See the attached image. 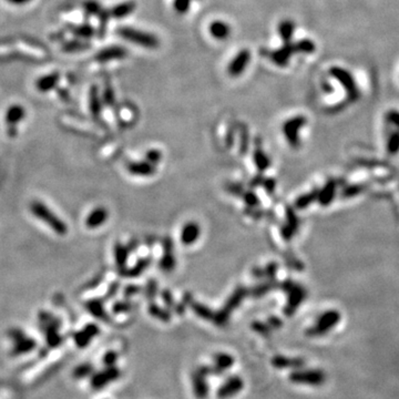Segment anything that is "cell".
<instances>
[{
	"instance_id": "obj_9",
	"label": "cell",
	"mask_w": 399,
	"mask_h": 399,
	"mask_svg": "<svg viewBox=\"0 0 399 399\" xmlns=\"http://www.w3.org/2000/svg\"><path fill=\"white\" fill-rule=\"evenodd\" d=\"M120 369L118 367H107L102 372L95 373L92 375V378H91V386L94 389H101L104 386H107L108 384L111 382L117 381L120 377Z\"/></svg>"
},
{
	"instance_id": "obj_16",
	"label": "cell",
	"mask_w": 399,
	"mask_h": 399,
	"mask_svg": "<svg viewBox=\"0 0 399 399\" xmlns=\"http://www.w3.org/2000/svg\"><path fill=\"white\" fill-rule=\"evenodd\" d=\"M209 30L211 36L218 40H224L229 38L231 33V27L228 25L227 22L216 20L212 22L209 27Z\"/></svg>"
},
{
	"instance_id": "obj_24",
	"label": "cell",
	"mask_w": 399,
	"mask_h": 399,
	"mask_svg": "<svg viewBox=\"0 0 399 399\" xmlns=\"http://www.w3.org/2000/svg\"><path fill=\"white\" fill-rule=\"evenodd\" d=\"M387 152L391 156H396L399 153V131L393 132L387 141Z\"/></svg>"
},
{
	"instance_id": "obj_18",
	"label": "cell",
	"mask_w": 399,
	"mask_h": 399,
	"mask_svg": "<svg viewBox=\"0 0 399 399\" xmlns=\"http://www.w3.org/2000/svg\"><path fill=\"white\" fill-rule=\"evenodd\" d=\"M126 52L127 51L121 47H110V48H107V49L101 51L98 55L97 59L102 62L113 60V59H121V58L126 56Z\"/></svg>"
},
{
	"instance_id": "obj_4",
	"label": "cell",
	"mask_w": 399,
	"mask_h": 399,
	"mask_svg": "<svg viewBox=\"0 0 399 399\" xmlns=\"http://www.w3.org/2000/svg\"><path fill=\"white\" fill-rule=\"evenodd\" d=\"M339 321H340V314L337 311L331 310L325 312L324 314H321L319 317V319L316 320V323L313 327L307 330V335L312 336V337L323 336L333 329Z\"/></svg>"
},
{
	"instance_id": "obj_6",
	"label": "cell",
	"mask_w": 399,
	"mask_h": 399,
	"mask_svg": "<svg viewBox=\"0 0 399 399\" xmlns=\"http://www.w3.org/2000/svg\"><path fill=\"white\" fill-rule=\"evenodd\" d=\"M210 376V366H199L192 373L191 383L194 396L198 399H206L209 396L210 387L208 377Z\"/></svg>"
},
{
	"instance_id": "obj_32",
	"label": "cell",
	"mask_w": 399,
	"mask_h": 399,
	"mask_svg": "<svg viewBox=\"0 0 399 399\" xmlns=\"http://www.w3.org/2000/svg\"><path fill=\"white\" fill-rule=\"evenodd\" d=\"M91 111L94 114V117H97V114H99L100 107H99V100L97 95H92V99H91Z\"/></svg>"
},
{
	"instance_id": "obj_23",
	"label": "cell",
	"mask_w": 399,
	"mask_h": 399,
	"mask_svg": "<svg viewBox=\"0 0 399 399\" xmlns=\"http://www.w3.org/2000/svg\"><path fill=\"white\" fill-rule=\"evenodd\" d=\"M86 309L89 310L91 314L95 317H98V319H101L102 320H109V317L107 314L104 313L102 304H101L99 301L89 302L88 304H86Z\"/></svg>"
},
{
	"instance_id": "obj_11",
	"label": "cell",
	"mask_w": 399,
	"mask_h": 399,
	"mask_svg": "<svg viewBox=\"0 0 399 399\" xmlns=\"http://www.w3.org/2000/svg\"><path fill=\"white\" fill-rule=\"evenodd\" d=\"M249 59H251V54L247 50H242L234 57V59L230 62L228 67V72L230 76L238 77L242 75L244 70L248 66Z\"/></svg>"
},
{
	"instance_id": "obj_15",
	"label": "cell",
	"mask_w": 399,
	"mask_h": 399,
	"mask_svg": "<svg viewBox=\"0 0 399 399\" xmlns=\"http://www.w3.org/2000/svg\"><path fill=\"white\" fill-rule=\"evenodd\" d=\"M100 333L99 327L94 324L86 325L83 330L77 331L74 335V339L79 348H85L89 345L94 336H97Z\"/></svg>"
},
{
	"instance_id": "obj_12",
	"label": "cell",
	"mask_w": 399,
	"mask_h": 399,
	"mask_svg": "<svg viewBox=\"0 0 399 399\" xmlns=\"http://www.w3.org/2000/svg\"><path fill=\"white\" fill-rule=\"evenodd\" d=\"M272 366L277 369H300L305 366V360L300 357H287L283 355H275L272 358Z\"/></svg>"
},
{
	"instance_id": "obj_20",
	"label": "cell",
	"mask_w": 399,
	"mask_h": 399,
	"mask_svg": "<svg viewBox=\"0 0 399 399\" xmlns=\"http://www.w3.org/2000/svg\"><path fill=\"white\" fill-rule=\"evenodd\" d=\"M58 79H59V76L57 74L48 75L46 77H42L37 82V88L41 92H47V91L51 90L54 86L57 84Z\"/></svg>"
},
{
	"instance_id": "obj_7",
	"label": "cell",
	"mask_w": 399,
	"mask_h": 399,
	"mask_svg": "<svg viewBox=\"0 0 399 399\" xmlns=\"http://www.w3.org/2000/svg\"><path fill=\"white\" fill-rule=\"evenodd\" d=\"M9 336L14 344L12 348V356H19V355L30 353L36 348L37 343L32 338H29L21 329L12 328L9 330Z\"/></svg>"
},
{
	"instance_id": "obj_31",
	"label": "cell",
	"mask_w": 399,
	"mask_h": 399,
	"mask_svg": "<svg viewBox=\"0 0 399 399\" xmlns=\"http://www.w3.org/2000/svg\"><path fill=\"white\" fill-rule=\"evenodd\" d=\"M388 121L393 123L394 126L399 129V112L398 111H391L387 114Z\"/></svg>"
},
{
	"instance_id": "obj_36",
	"label": "cell",
	"mask_w": 399,
	"mask_h": 399,
	"mask_svg": "<svg viewBox=\"0 0 399 399\" xmlns=\"http://www.w3.org/2000/svg\"><path fill=\"white\" fill-rule=\"evenodd\" d=\"M8 2H11L14 4H23V3H27L30 1V0H7Z\"/></svg>"
},
{
	"instance_id": "obj_25",
	"label": "cell",
	"mask_w": 399,
	"mask_h": 399,
	"mask_svg": "<svg viewBox=\"0 0 399 399\" xmlns=\"http://www.w3.org/2000/svg\"><path fill=\"white\" fill-rule=\"evenodd\" d=\"M93 371H94L93 366L91 364L79 365V366L76 367V369L74 371V377L77 378V379L84 378L86 376H90V375H92Z\"/></svg>"
},
{
	"instance_id": "obj_13",
	"label": "cell",
	"mask_w": 399,
	"mask_h": 399,
	"mask_svg": "<svg viewBox=\"0 0 399 399\" xmlns=\"http://www.w3.org/2000/svg\"><path fill=\"white\" fill-rule=\"evenodd\" d=\"M109 218V212L108 210L103 208V206H99V208H95L94 210L91 211L89 215L86 216L85 219V227L90 230L98 229L100 227L107 222V220Z\"/></svg>"
},
{
	"instance_id": "obj_3",
	"label": "cell",
	"mask_w": 399,
	"mask_h": 399,
	"mask_svg": "<svg viewBox=\"0 0 399 399\" xmlns=\"http://www.w3.org/2000/svg\"><path fill=\"white\" fill-rule=\"evenodd\" d=\"M39 319L43 333L46 334L47 344L50 348H56L62 343V337L58 333L59 329V321H58L51 314L47 312H41L39 314Z\"/></svg>"
},
{
	"instance_id": "obj_26",
	"label": "cell",
	"mask_w": 399,
	"mask_h": 399,
	"mask_svg": "<svg viewBox=\"0 0 399 399\" xmlns=\"http://www.w3.org/2000/svg\"><path fill=\"white\" fill-rule=\"evenodd\" d=\"M296 46L299 52H304V54H312L315 50V43L311 40L299 41Z\"/></svg>"
},
{
	"instance_id": "obj_30",
	"label": "cell",
	"mask_w": 399,
	"mask_h": 399,
	"mask_svg": "<svg viewBox=\"0 0 399 399\" xmlns=\"http://www.w3.org/2000/svg\"><path fill=\"white\" fill-rule=\"evenodd\" d=\"M150 314H152L155 317H158V319H160L162 320H169V319H170L169 314H166L165 312L158 309V307H156V306L150 307Z\"/></svg>"
},
{
	"instance_id": "obj_17",
	"label": "cell",
	"mask_w": 399,
	"mask_h": 399,
	"mask_svg": "<svg viewBox=\"0 0 399 399\" xmlns=\"http://www.w3.org/2000/svg\"><path fill=\"white\" fill-rule=\"evenodd\" d=\"M331 75H333L335 78H337L340 82H342L346 86V89H347L350 97L352 98L356 97V88H355L353 80H352V78H350V76L347 74V72H345L342 69L334 68V69H331Z\"/></svg>"
},
{
	"instance_id": "obj_1",
	"label": "cell",
	"mask_w": 399,
	"mask_h": 399,
	"mask_svg": "<svg viewBox=\"0 0 399 399\" xmlns=\"http://www.w3.org/2000/svg\"><path fill=\"white\" fill-rule=\"evenodd\" d=\"M30 211L37 219H39L46 225H48V227L54 231L57 235L65 237V235L68 233V227H67V224L59 218V216L52 212L46 204H43L42 202L38 200L32 201L30 204Z\"/></svg>"
},
{
	"instance_id": "obj_10",
	"label": "cell",
	"mask_w": 399,
	"mask_h": 399,
	"mask_svg": "<svg viewBox=\"0 0 399 399\" xmlns=\"http://www.w3.org/2000/svg\"><path fill=\"white\" fill-rule=\"evenodd\" d=\"M213 363L210 366V375L221 376L233 367L234 357L228 353H218L214 355Z\"/></svg>"
},
{
	"instance_id": "obj_27",
	"label": "cell",
	"mask_w": 399,
	"mask_h": 399,
	"mask_svg": "<svg viewBox=\"0 0 399 399\" xmlns=\"http://www.w3.org/2000/svg\"><path fill=\"white\" fill-rule=\"evenodd\" d=\"M118 360V353L114 352V350H109L104 354V356L102 358V362L104 364L105 367H113L115 366Z\"/></svg>"
},
{
	"instance_id": "obj_5",
	"label": "cell",
	"mask_w": 399,
	"mask_h": 399,
	"mask_svg": "<svg viewBox=\"0 0 399 399\" xmlns=\"http://www.w3.org/2000/svg\"><path fill=\"white\" fill-rule=\"evenodd\" d=\"M118 32L120 37L123 38V39L136 43L138 46L148 48V49H153V48H157L159 46V40L157 39V37L148 32L127 27L119 29Z\"/></svg>"
},
{
	"instance_id": "obj_14",
	"label": "cell",
	"mask_w": 399,
	"mask_h": 399,
	"mask_svg": "<svg viewBox=\"0 0 399 399\" xmlns=\"http://www.w3.org/2000/svg\"><path fill=\"white\" fill-rule=\"evenodd\" d=\"M295 52H299V50H297L296 43H293V45L292 43H286V46L281 48L280 50L272 52L270 57L274 64L283 67L288 64V61H290L292 55H294Z\"/></svg>"
},
{
	"instance_id": "obj_34",
	"label": "cell",
	"mask_w": 399,
	"mask_h": 399,
	"mask_svg": "<svg viewBox=\"0 0 399 399\" xmlns=\"http://www.w3.org/2000/svg\"><path fill=\"white\" fill-rule=\"evenodd\" d=\"M85 8H86V11L90 12V13H98L99 12V4L97 2H93V1H90L85 4Z\"/></svg>"
},
{
	"instance_id": "obj_28",
	"label": "cell",
	"mask_w": 399,
	"mask_h": 399,
	"mask_svg": "<svg viewBox=\"0 0 399 399\" xmlns=\"http://www.w3.org/2000/svg\"><path fill=\"white\" fill-rule=\"evenodd\" d=\"M199 233V230L196 227L193 225H190L185 229V232L183 234V241L185 243H190L192 241H194V238H196V235Z\"/></svg>"
},
{
	"instance_id": "obj_22",
	"label": "cell",
	"mask_w": 399,
	"mask_h": 399,
	"mask_svg": "<svg viewBox=\"0 0 399 399\" xmlns=\"http://www.w3.org/2000/svg\"><path fill=\"white\" fill-rule=\"evenodd\" d=\"M294 30H295L294 22L291 20L282 21L280 23V26H278V32H280L282 39L284 40L286 43L290 42L293 33H294Z\"/></svg>"
},
{
	"instance_id": "obj_29",
	"label": "cell",
	"mask_w": 399,
	"mask_h": 399,
	"mask_svg": "<svg viewBox=\"0 0 399 399\" xmlns=\"http://www.w3.org/2000/svg\"><path fill=\"white\" fill-rule=\"evenodd\" d=\"M192 3V0H174V9L180 13H184L187 10Z\"/></svg>"
},
{
	"instance_id": "obj_35",
	"label": "cell",
	"mask_w": 399,
	"mask_h": 399,
	"mask_svg": "<svg viewBox=\"0 0 399 399\" xmlns=\"http://www.w3.org/2000/svg\"><path fill=\"white\" fill-rule=\"evenodd\" d=\"M254 329L257 330L258 333H261V334H267V331H268L267 327H265V326L262 325V324H259V323L254 325Z\"/></svg>"
},
{
	"instance_id": "obj_8",
	"label": "cell",
	"mask_w": 399,
	"mask_h": 399,
	"mask_svg": "<svg viewBox=\"0 0 399 399\" xmlns=\"http://www.w3.org/2000/svg\"><path fill=\"white\" fill-rule=\"evenodd\" d=\"M243 388V378L241 376H238V375H233V376H230L225 379V382L219 387L218 392H216V397H218V399H230L241 393Z\"/></svg>"
},
{
	"instance_id": "obj_19",
	"label": "cell",
	"mask_w": 399,
	"mask_h": 399,
	"mask_svg": "<svg viewBox=\"0 0 399 399\" xmlns=\"http://www.w3.org/2000/svg\"><path fill=\"white\" fill-rule=\"evenodd\" d=\"M23 118H25V109L21 105H11L7 110L6 122L8 123V126H17V123L20 122Z\"/></svg>"
},
{
	"instance_id": "obj_2",
	"label": "cell",
	"mask_w": 399,
	"mask_h": 399,
	"mask_svg": "<svg viewBox=\"0 0 399 399\" xmlns=\"http://www.w3.org/2000/svg\"><path fill=\"white\" fill-rule=\"evenodd\" d=\"M290 382L296 385H304V386H311V387H319L323 386L326 383V376L325 372L323 369H296L290 374Z\"/></svg>"
},
{
	"instance_id": "obj_33",
	"label": "cell",
	"mask_w": 399,
	"mask_h": 399,
	"mask_svg": "<svg viewBox=\"0 0 399 399\" xmlns=\"http://www.w3.org/2000/svg\"><path fill=\"white\" fill-rule=\"evenodd\" d=\"M76 33L81 37H91V35H92V29H91L90 27H86V26L81 27L79 29H77Z\"/></svg>"
},
{
	"instance_id": "obj_21",
	"label": "cell",
	"mask_w": 399,
	"mask_h": 399,
	"mask_svg": "<svg viewBox=\"0 0 399 399\" xmlns=\"http://www.w3.org/2000/svg\"><path fill=\"white\" fill-rule=\"evenodd\" d=\"M134 8H136V3L132 1L120 3L117 7H114L112 9V16H114L115 18L121 19L123 17L128 16V14H130L132 11H134Z\"/></svg>"
}]
</instances>
